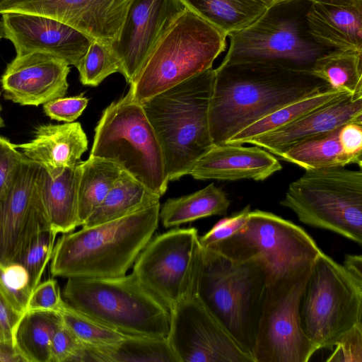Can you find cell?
Wrapping results in <instances>:
<instances>
[{"label": "cell", "mask_w": 362, "mask_h": 362, "mask_svg": "<svg viewBox=\"0 0 362 362\" xmlns=\"http://www.w3.org/2000/svg\"><path fill=\"white\" fill-rule=\"evenodd\" d=\"M329 86L309 71L270 62L221 64L214 69L209 105L214 145L274 111Z\"/></svg>", "instance_id": "obj_1"}, {"label": "cell", "mask_w": 362, "mask_h": 362, "mask_svg": "<svg viewBox=\"0 0 362 362\" xmlns=\"http://www.w3.org/2000/svg\"><path fill=\"white\" fill-rule=\"evenodd\" d=\"M160 203L76 232L63 233L54 245V276L111 278L127 274L156 232Z\"/></svg>", "instance_id": "obj_2"}, {"label": "cell", "mask_w": 362, "mask_h": 362, "mask_svg": "<svg viewBox=\"0 0 362 362\" xmlns=\"http://www.w3.org/2000/svg\"><path fill=\"white\" fill-rule=\"evenodd\" d=\"M214 79L211 67L141 103L161 147L169 182L189 174L214 146L209 124Z\"/></svg>", "instance_id": "obj_3"}, {"label": "cell", "mask_w": 362, "mask_h": 362, "mask_svg": "<svg viewBox=\"0 0 362 362\" xmlns=\"http://www.w3.org/2000/svg\"><path fill=\"white\" fill-rule=\"evenodd\" d=\"M267 285L259 262H236L203 248L195 293L252 356Z\"/></svg>", "instance_id": "obj_4"}, {"label": "cell", "mask_w": 362, "mask_h": 362, "mask_svg": "<svg viewBox=\"0 0 362 362\" xmlns=\"http://www.w3.org/2000/svg\"><path fill=\"white\" fill-rule=\"evenodd\" d=\"M74 309L127 335L167 338L170 311L131 273L119 277H69L62 291Z\"/></svg>", "instance_id": "obj_5"}, {"label": "cell", "mask_w": 362, "mask_h": 362, "mask_svg": "<svg viewBox=\"0 0 362 362\" xmlns=\"http://www.w3.org/2000/svg\"><path fill=\"white\" fill-rule=\"evenodd\" d=\"M226 35L188 8L160 37L130 84L139 103L212 67Z\"/></svg>", "instance_id": "obj_6"}, {"label": "cell", "mask_w": 362, "mask_h": 362, "mask_svg": "<svg viewBox=\"0 0 362 362\" xmlns=\"http://www.w3.org/2000/svg\"><path fill=\"white\" fill-rule=\"evenodd\" d=\"M90 156L112 160L163 196L169 180L156 134L131 90L109 105L95 128Z\"/></svg>", "instance_id": "obj_7"}, {"label": "cell", "mask_w": 362, "mask_h": 362, "mask_svg": "<svg viewBox=\"0 0 362 362\" xmlns=\"http://www.w3.org/2000/svg\"><path fill=\"white\" fill-rule=\"evenodd\" d=\"M310 3H275L254 23L230 33L229 49L221 64L270 62L310 71L315 59L330 51L308 33L305 16Z\"/></svg>", "instance_id": "obj_8"}, {"label": "cell", "mask_w": 362, "mask_h": 362, "mask_svg": "<svg viewBox=\"0 0 362 362\" xmlns=\"http://www.w3.org/2000/svg\"><path fill=\"white\" fill-rule=\"evenodd\" d=\"M302 329L318 348L335 344L362 323V276L322 250L317 255L299 308Z\"/></svg>", "instance_id": "obj_9"}, {"label": "cell", "mask_w": 362, "mask_h": 362, "mask_svg": "<svg viewBox=\"0 0 362 362\" xmlns=\"http://www.w3.org/2000/svg\"><path fill=\"white\" fill-rule=\"evenodd\" d=\"M279 204L309 226L362 243V171L344 167L306 170Z\"/></svg>", "instance_id": "obj_10"}, {"label": "cell", "mask_w": 362, "mask_h": 362, "mask_svg": "<svg viewBox=\"0 0 362 362\" xmlns=\"http://www.w3.org/2000/svg\"><path fill=\"white\" fill-rule=\"evenodd\" d=\"M205 249L236 262H259L267 280L313 262L322 250L299 226L258 209L235 233Z\"/></svg>", "instance_id": "obj_11"}, {"label": "cell", "mask_w": 362, "mask_h": 362, "mask_svg": "<svg viewBox=\"0 0 362 362\" xmlns=\"http://www.w3.org/2000/svg\"><path fill=\"white\" fill-rule=\"evenodd\" d=\"M313 262L267 280L252 351L255 362H307L319 350L303 332L299 314Z\"/></svg>", "instance_id": "obj_12"}, {"label": "cell", "mask_w": 362, "mask_h": 362, "mask_svg": "<svg viewBox=\"0 0 362 362\" xmlns=\"http://www.w3.org/2000/svg\"><path fill=\"white\" fill-rule=\"evenodd\" d=\"M195 228H173L152 237L132 274L170 309L195 293L203 247Z\"/></svg>", "instance_id": "obj_13"}, {"label": "cell", "mask_w": 362, "mask_h": 362, "mask_svg": "<svg viewBox=\"0 0 362 362\" xmlns=\"http://www.w3.org/2000/svg\"><path fill=\"white\" fill-rule=\"evenodd\" d=\"M42 171L24 156L0 197V265L19 262L37 234L52 228L42 200Z\"/></svg>", "instance_id": "obj_14"}, {"label": "cell", "mask_w": 362, "mask_h": 362, "mask_svg": "<svg viewBox=\"0 0 362 362\" xmlns=\"http://www.w3.org/2000/svg\"><path fill=\"white\" fill-rule=\"evenodd\" d=\"M170 311L167 340L178 362H255L197 295Z\"/></svg>", "instance_id": "obj_15"}, {"label": "cell", "mask_w": 362, "mask_h": 362, "mask_svg": "<svg viewBox=\"0 0 362 362\" xmlns=\"http://www.w3.org/2000/svg\"><path fill=\"white\" fill-rule=\"evenodd\" d=\"M187 8L182 0H131L119 33L110 44L128 83L134 82L153 47Z\"/></svg>", "instance_id": "obj_16"}, {"label": "cell", "mask_w": 362, "mask_h": 362, "mask_svg": "<svg viewBox=\"0 0 362 362\" xmlns=\"http://www.w3.org/2000/svg\"><path fill=\"white\" fill-rule=\"evenodd\" d=\"M131 0H9L0 14L19 12L45 16L110 44L120 30Z\"/></svg>", "instance_id": "obj_17"}, {"label": "cell", "mask_w": 362, "mask_h": 362, "mask_svg": "<svg viewBox=\"0 0 362 362\" xmlns=\"http://www.w3.org/2000/svg\"><path fill=\"white\" fill-rule=\"evenodd\" d=\"M4 38L16 52H45L62 59L75 67L94 40L57 20L19 12L1 13Z\"/></svg>", "instance_id": "obj_18"}, {"label": "cell", "mask_w": 362, "mask_h": 362, "mask_svg": "<svg viewBox=\"0 0 362 362\" xmlns=\"http://www.w3.org/2000/svg\"><path fill=\"white\" fill-rule=\"evenodd\" d=\"M69 72L66 62L48 53L16 55L1 76L4 97L21 105H43L65 96Z\"/></svg>", "instance_id": "obj_19"}, {"label": "cell", "mask_w": 362, "mask_h": 362, "mask_svg": "<svg viewBox=\"0 0 362 362\" xmlns=\"http://www.w3.org/2000/svg\"><path fill=\"white\" fill-rule=\"evenodd\" d=\"M353 122H362V96L345 93L282 128L252 139L249 144L278 157L304 140Z\"/></svg>", "instance_id": "obj_20"}, {"label": "cell", "mask_w": 362, "mask_h": 362, "mask_svg": "<svg viewBox=\"0 0 362 362\" xmlns=\"http://www.w3.org/2000/svg\"><path fill=\"white\" fill-rule=\"evenodd\" d=\"M282 169L276 158L253 145H214L194 165L189 175L199 180H264Z\"/></svg>", "instance_id": "obj_21"}, {"label": "cell", "mask_w": 362, "mask_h": 362, "mask_svg": "<svg viewBox=\"0 0 362 362\" xmlns=\"http://www.w3.org/2000/svg\"><path fill=\"white\" fill-rule=\"evenodd\" d=\"M305 18L319 45L362 51V0H310Z\"/></svg>", "instance_id": "obj_22"}, {"label": "cell", "mask_w": 362, "mask_h": 362, "mask_svg": "<svg viewBox=\"0 0 362 362\" xmlns=\"http://www.w3.org/2000/svg\"><path fill=\"white\" fill-rule=\"evenodd\" d=\"M88 141L79 122L39 126L33 138L15 144L28 159L41 165L52 177L74 167L88 149Z\"/></svg>", "instance_id": "obj_23"}, {"label": "cell", "mask_w": 362, "mask_h": 362, "mask_svg": "<svg viewBox=\"0 0 362 362\" xmlns=\"http://www.w3.org/2000/svg\"><path fill=\"white\" fill-rule=\"evenodd\" d=\"M80 162L74 167L65 168L55 177H52L42 168L43 204L50 226L57 233H70L80 226L78 218Z\"/></svg>", "instance_id": "obj_24"}, {"label": "cell", "mask_w": 362, "mask_h": 362, "mask_svg": "<svg viewBox=\"0 0 362 362\" xmlns=\"http://www.w3.org/2000/svg\"><path fill=\"white\" fill-rule=\"evenodd\" d=\"M161 196L124 171L82 226L117 219L160 202Z\"/></svg>", "instance_id": "obj_25"}, {"label": "cell", "mask_w": 362, "mask_h": 362, "mask_svg": "<svg viewBox=\"0 0 362 362\" xmlns=\"http://www.w3.org/2000/svg\"><path fill=\"white\" fill-rule=\"evenodd\" d=\"M230 201L226 193L211 183L194 193L167 199L160 207L159 220L173 228L211 216L227 214Z\"/></svg>", "instance_id": "obj_26"}, {"label": "cell", "mask_w": 362, "mask_h": 362, "mask_svg": "<svg viewBox=\"0 0 362 362\" xmlns=\"http://www.w3.org/2000/svg\"><path fill=\"white\" fill-rule=\"evenodd\" d=\"M187 7L228 35L250 25L272 0H182Z\"/></svg>", "instance_id": "obj_27"}, {"label": "cell", "mask_w": 362, "mask_h": 362, "mask_svg": "<svg viewBox=\"0 0 362 362\" xmlns=\"http://www.w3.org/2000/svg\"><path fill=\"white\" fill-rule=\"evenodd\" d=\"M62 324L59 313L27 310L13 334V344L25 362H49L53 336Z\"/></svg>", "instance_id": "obj_28"}, {"label": "cell", "mask_w": 362, "mask_h": 362, "mask_svg": "<svg viewBox=\"0 0 362 362\" xmlns=\"http://www.w3.org/2000/svg\"><path fill=\"white\" fill-rule=\"evenodd\" d=\"M124 170L115 162L90 156L80 162L78 218L82 226L100 204Z\"/></svg>", "instance_id": "obj_29"}, {"label": "cell", "mask_w": 362, "mask_h": 362, "mask_svg": "<svg viewBox=\"0 0 362 362\" xmlns=\"http://www.w3.org/2000/svg\"><path fill=\"white\" fill-rule=\"evenodd\" d=\"M164 361L178 362L167 338L128 335L119 343L108 346L84 345L81 362Z\"/></svg>", "instance_id": "obj_30"}, {"label": "cell", "mask_w": 362, "mask_h": 362, "mask_svg": "<svg viewBox=\"0 0 362 362\" xmlns=\"http://www.w3.org/2000/svg\"><path fill=\"white\" fill-rule=\"evenodd\" d=\"M310 72L330 88L362 96V51L332 49L317 57Z\"/></svg>", "instance_id": "obj_31"}, {"label": "cell", "mask_w": 362, "mask_h": 362, "mask_svg": "<svg viewBox=\"0 0 362 362\" xmlns=\"http://www.w3.org/2000/svg\"><path fill=\"white\" fill-rule=\"evenodd\" d=\"M345 93H347L329 88L291 103L240 131L226 144L237 145L249 144L252 139L282 128Z\"/></svg>", "instance_id": "obj_32"}, {"label": "cell", "mask_w": 362, "mask_h": 362, "mask_svg": "<svg viewBox=\"0 0 362 362\" xmlns=\"http://www.w3.org/2000/svg\"><path fill=\"white\" fill-rule=\"evenodd\" d=\"M340 127L304 140L281 153L278 158L305 170L353 164L343 153L339 142Z\"/></svg>", "instance_id": "obj_33"}, {"label": "cell", "mask_w": 362, "mask_h": 362, "mask_svg": "<svg viewBox=\"0 0 362 362\" xmlns=\"http://www.w3.org/2000/svg\"><path fill=\"white\" fill-rule=\"evenodd\" d=\"M59 314L62 324L86 346H112L128 336L74 309L65 302Z\"/></svg>", "instance_id": "obj_34"}, {"label": "cell", "mask_w": 362, "mask_h": 362, "mask_svg": "<svg viewBox=\"0 0 362 362\" xmlns=\"http://www.w3.org/2000/svg\"><path fill=\"white\" fill-rule=\"evenodd\" d=\"M84 86H97L108 76L121 72L120 63L110 44L93 40L76 66Z\"/></svg>", "instance_id": "obj_35"}, {"label": "cell", "mask_w": 362, "mask_h": 362, "mask_svg": "<svg viewBox=\"0 0 362 362\" xmlns=\"http://www.w3.org/2000/svg\"><path fill=\"white\" fill-rule=\"evenodd\" d=\"M33 291L28 272L22 264L0 265V292L17 311L23 314L27 311Z\"/></svg>", "instance_id": "obj_36"}, {"label": "cell", "mask_w": 362, "mask_h": 362, "mask_svg": "<svg viewBox=\"0 0 362 362\" xmlns=\"http://www.w3.org/2000/svg\"><path fill=\"white\" fill-rule=\"evenodd\" d=\"M57 234L52 228L41 231L19 261L28 272L33 289L40 282L45 267L51 259Z\"/></svg>", "instance_id": "obj_37"}, {"label": "cell", "mask_w": 362, "mask_h": 362, "mask_svg": "<svg viewBox=\"0 0 362 362\" xmlns=\"http://www.w3.org/2000/svg\"><path fill=\"white\" fill-rule=\"evenodd\" d=\"M84 345L62 322L51 343L49 362L80 361Z\"/></svg>", "instance_id": "obj_38"}, {"label": "cell", "mask_w": 362, "mask_h": 362, "mask_svg": "<svg viewBox=\"0 0 362 362\" xmlns=\"http://www.w3.org/2000/svg\"><path fill=\"white\" fill-rule=\"evenodd\" d=\"M88 103V99L81 93L72 97H61L43 104L45 114L51 119L73 122L78 119Z\"/></svg>", "instance_id": "obj_39"}, {"label": "cell", "mask_w": 362, "mask_h": 362, "mask_svg": "<svg viewBox=\"0 0 362 362\" xmlns=\"http://www.w3.org/2000/svg\"><path fill=\"white\" fill-rule=\"evenodd\" d=\"M64 301L57 281L49 278L40 282L30 297L27 310L53 311L59 313Z\"/></svg>", "instance_id": "obj_40"}, {"label": "cell", "mask_w": 362, "mask_h": 362, "mask_svg": "<svg viewBox=\"0 0 362 362\" xmlns=\"http://www.w3.org/2000/svg\"><path fill=\"white\" fill-rule=\"evenodd\" d=\"M332 350L327 362H362V323L344 335Z\"/></svg>", "instance_id": "obj_41"}, {"label": "cell", "mask_w": 362, "mask_h": 362, "mask_svg": "<svg viewBox=\"0 0 362 362\" xmlns=\"http://www.w3.org/2000/svg\"><path fill=\"white\" fill-rule=\"evenodd\" d=\"M250 211V206L247 205L241 211L217 222L210 230L199 237L202 247L207 248L240 228L246 222Z\"/></svg>", "instance_id": "obj_42"}, {"label": "cell", "mask_w": 362, "mask_h": 362, "mask_svg": "<svg viewBox=\"0 0 362 362\" xmlns=\"http://www.w3.org/2000/svg\"><path fill=\"white\" fill-rule=\"evenodd\" d=\"M339 142L343 153L353 164L361 169L362 166V122L344 124L338 133Z\"/></svg>", "instance_id": "obj_43"}, {"label": "cell", "mask_w": 362, "mask_h": 362, "mask_svg": "<svg viewBox=\"0 0 362 362\" xmlns=\"http://www.w3.org/2000/svg\"><path fill=\"white\" fill-rule=\"evenodd\" d=\"M24 156L23 153L17 150L14 144L0 136V197Z\"/></svg>", "instance_id": "obj_44"}, {"label": "cell", "mask_w": 362, "mask_h": 362, "mask_svg": "<svg viewBox=\"0 0 362 362\" xmlns=\"http://www.w3.org/2000/svg\"><path fill=\"white\" fill-rule=\"evenodd\" d=\"M22 315L0 292V341L13 343L14 331Z\"/></svg>", "instance_id": "obj_45"}, {"label": "cell", "mask_w": 362, "mask_h": 362, "mask_svg": "<svg viewBox=\"0 0 362 362\" xmlns=\"http://www.w3.org/2000/svg\"><path fill=\"white\" fill-rule=\"evenodd\" d=\"M25 362L13 342L0 341V362Z\"/></svg>", "instance_id": "obj_46"}, {"label": "cell", "mask_w": 362, "mask_h": 362, "mask_svg": "<svg viewBox=\"0 0 362 362\" xmlns=\"http://www.w3.org/2000/svg\"><path fill=\"white\" fill-rule=\"evenodd\" d=\"M343 264L354 274L362 276L361 255H346Z\"/></svg>", "instance_id": "obj_47"}, {"label": "cell", "mask_w": 362, "mask_h": 362, "mask_svg": "<svg viewBox=\"0 0 362 362\" xmlns=\"http://www.w3.org/2000/svg\"><path fill=\"white\" fill-rule=\"evenodd\" d=\"M4 38V30L1 21H0V40Z\"/></svg>", "instance_id": "obj_48"}, {"label": "cell", "mask_w": 362, "mask_h": 362, "mask_svg": "<svg viewBox=\"0 0 362 362\" xmlns=\"http://www.w3.org/2000/svg\"><path fill=\"white\" fill-rule=\"evenodd\" d=\"M2 106L0 103V128L4 127V121L1 117Z\"/></svg>", "instance_id": "obj_49"}, {"label": "cell", "mask_w": 362, "mask_h": 362, "mask_svg": "<svg viewBox=\"0 0 362 362\" xmlns=\"http://www.w3.org/2000/svg\"><path fill=\"white\" fill-rule=\"evenodd\" d=\"M8 1L9 0H0V7Z\"/></svg>", "instance_id": "obj_50"}, {"label": "cell", "mask_w": 362, "mask_h": 362, "mask_svg": "<svg viewBox=\"0 0 362 362\" xmlns=\"http://www.w3.org/2000/svg\"><path fill=\"white\" fill-rule=\"evenodd\" d=\"M287 1V0H272L273 4L275 3H278V2H281V1Z\"/></svg>", "instance_id": "obj_51"}]
</instances>
